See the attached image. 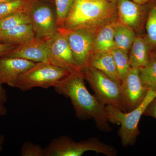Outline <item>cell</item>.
<instances>
[{"label":"cell","instance_id":"obj_27","mask_svg":"<svg viewBox=\"0 0 156 156\" xmlns=\"http://www.w3.org/2000/svg\"><path fill=\"white\" fill-rule=\"evenodd\" d=\"M17 45L0 42V57L6 56L11 51L15 49Z\"/></svg>","mask_w":156,"mask_h":156},{"label":"cell","instance_id":"obj_15","mask_svg":"<svg viewBox=\"0 0 156 156\" xmlns=\"http://www.w3.org/2000/svg\"><path fill=\"white\" fill-rule=\"evenodd\" d=\"M118 21V18L106 23L98 30L94 40L92 53L110 52L115 48V31Z\"/></svg>","mask_w":156,"mask_h":156},{"label":"cell","instance_id":"obj_10","mask_svg":"<svg viewBox=\"0 0 156 156\" xmlns=\"http://www.w3.org/2000/svg\"><path fill=\"white\" fill-rule=\"evenodd\" d=\"M121 90L127 112L134 109L143 101L148 90L140 79L139 69L130 68L121 82Z\"/></svg>","mask_w":156,"mask_h":156},{"label":"cell","instance_id":"obj_18","mask_svg":"<svg viewBox=\"0 0 156 156\" xmlns=\"http://www.w3.org/2000/svg\"><path fill=\"white\" fill-rule=\"evenodd\" d=\"M136 36L135 31L118 21L114 34L115 48L129 53Z\"/></svg>","mask_w":156,"mask_h":156},{"label":"cell","instance_id":"obj_14","mask_svg":"<svg viewBox=\"0 0 156 156\" xmlns=\"http://www.w3.org/2000/svg\"><path fill=\"white\" fill-rule=\"evenodd\" d=\"M153 49L145 35H136L129 53L131 68L139 69L147 64Z\"/></svg>","mask_w":156,"mask_h":156},{"label":"cell","instance_id":"obj_13","mask_svg":"<svg viewBox=\"0 0 156 156\" xmlns=\"http://www.w3.org/2000/svg\"><path fill=\"white\" fill-rule=\"evenodd\" d=\"M6 56L23 58L36 63L48 61L47 41L35 37L18 45Z\"/></svg>","mask_w":156,"mask_h":156},{"label":"cell","instance_id":"obj_4","mask_svg":"<svg viewBox=\"0 0 156 156\" xmlns=\"http://www.w3.org/2000/svg\"><path fill=\"white\" fill-rule=\"evenodd\" d=\"M91 151L107 156H115L117 154L113 146L94 137L76 142L63 135L54 138L44 148V156H81Z\"/></svg>","mask_w":156,"mask_h":156},{"label":"cell","instance_id":"obj_11","mask_svg":"<svg viewBox=\"0 0 156 156\" xmlns=\"http://www.w3.org/2000/svg\"><path fill=\"white\" fill-rule=\"evenodd\" d=\"M150 4L140 5L131 0H118L117 14L119 21L135 32L141 31L145 25Z\"/></svg>","mask_w":156,"mask_h":156},{"label":"cell","instance_id":"obj_35","mask_svg":"<svg viewBox=\"0 0 156 156\" xmlns=\"http://www.w3.org/2000/svg\"><path fill=\"white\" fill-rule=\"evenodd\" d=\"M153 52H154V54H155V55L156 56V49H155V50H154Z\"/></svg>","mask_w":156,"mask_h":156},{"label":"cell","instance_id":"obj_6","mask_svg":"<svg viewBox=\"0 0 156 156\" xmlns=\"http://www.w3.org/2000/svg\"><path fill=\"white\" fill-rule=\"evenodd\" d=\"M83 73L101 103L105 106L114 105L127 112L121 95V83L91 66H88Z\"/></svg>","mask_w":156,"mask_h":156},{"label":"cell","instance_id":"obj_19","mask_svg":"<svg viewBox=\"0 0 156 156\" xmlns=\"http://www.w3.org/2000/svg\"><path fill=\"white\" fill-rule=\"evenodd\" d=\"M139 70L140 79L148 90L156 91V56L153 51L147 64Z\"/></svg>","mask_w":156,"mask_h":156},{"label":"cell","instance_id":"obj_31","mask_svg":"<svg viewBox=\"0 0 156 156\" xmlns=\"http://www.w3.org/2000/svg\"><path fill=\"white\" fill-rule=\"evenodd\" d=\"M5 136L3 134L0 135V152L3 150V145L5 142Z\"/></svg>","mask_w":156,"mask_h":156},{"label":"cell","instance_id":"obj_26","mask_svg":"<svg viewBox=\"0 0 156 156\" xmlns=\"http://www.w3.org/2000/svg\"><path fill=\"white\" fill-rule=\"evenodd\" d=\"M143 115L153 117L156 119V96L148 105Z\"/></svg>","mask_w":156,"mask_h":156},{"label":"cell","instance_id":"obj_2","mask_svg":"<svg viewBox=\"0 0 156 156\" xmlns=\"http://www.w3.org/2000/svg\"><path fill=\"white\" fill-rule=\"evenodd\" d=\"M118 18L117 2L75 0L60 28L68 30L99 28Z\"/></svg>","mask_w":156,"mask_h":156},{"label":"cell","instance_id":"obj_5","mask_svg":"<svg viewBox=\"0 0 156 156\" xmlns=\"http://www.w3.org/2000/svg\"><path fill=\"white\" fill-rule=\"evenodd\" d=\"M71 73L67 70L50 64L48 61L37 62L20 76L15 88L26 92L37 87L46 89L54 87Z\"/></svg>","mask_w":156,"mask_h":156},{"label":"cell","instance_id":"obj_3","mask_svg":"<svg viewBox=\"0 0 156 156\" xmlns=\"http://www.w3.org/2000/svg\"><path fill=\"white\" fill-rule=\"evenodd\" d=\"M156 96V91L149 90L143 101L131 111L124 112L113 105L105 106L109 122L121 126L118 134L123 147L134 145L139 135L138 128L140 118L147 108Z\"/></svg>","mask_w":156,"mask_h":156},{"label":"cell","instance_id":"obj_32","mask_svg":"<svg viewBox=\"0 0 156 156\" xmlns=\"http://www.w3.org/2000/svg\"><path fill=\"white\" fill-rule=\"evenodd\" d=\"M107 1H109L110 2H117L118 0H107Z\"/></svg>","mask_w":156,"mask_h":156},{"label":"cell","instance_id":"obj_17","mask_svg":"<svg viewBox=\"0 0 156 156\" xmlns=\"http://www.w3.org/2000/svg\"><path fill=\"white\" fill-rule=\"evenodd\" d=\"M35 37V34L30 24H22L9 30H2L0 42L18 46Z\"/></svg>","mask_w":156,"mask_h":156},{"label":"cell","instance_id":"obj_1","mask_svg":"<svg viewBox=\"0 0 156 156\" xmlns=\"http://www.w3.org/2000/svg\"><path fill=\"white\" fill-rule=\"evenodd\" d=\"M84 80L83 72H73L56 84L54 89L58 94L69 98L78 119L83 121L93 119L100 131L109 132L111 128L105 106L90 94Z\"/></svg>","mask_w":156,"mask_h":156},{"label":"cell","instance_id":"obj_33","mask_svg":"<svg viewBox=\"0 0 156 156\" xmlns=\"http://www.w3.org/2000/svg\"><path fill=\"white\" fill-rule=\"evenodd\" d=\"M10 1V0H0V3L4 2H7V1Z\"/></svg>","mask_w":156,"mask_h":156},{"label":"cell","instance_id":"obj_28","mask_svg":"<svg viewBox=\"0 0 156 156\" xmlns=\"http://www.w3.org/2000/svg\"><path fill=\"white\" fill-rule=\"evenodd\" d=\"M0 100L4 103H5L7 101V92L2 85L0 84Z\"/></svg>","mask_w":156,"mask_h":156},{"label":"cell","instance_id":"obj_29","mask_svg":"<svg viewBox=\"0 0 156 156\" xmlns=\"http://www.w3.org/2000/svg\"><path fill=\"white\" fill-rule=\"evenodd\" d=\"M4 104L5 103L0 100V116H3L7 115V109Z\"/></svg>","mask_w":156,"mask_h":156},{"label":"cell","instance_id":"obj_36","mask_svg":"<svg viewBox=\"0 0 156 156\" xmlns=\"http://www.w3.org/2000/svg\"><path fill=\"white\" fill-rule=\"evenodd\" d=\"M87 1H99V0H87Z\"/></svg>","mask_w":156,"mask_h":156},{"label":"cell","instance_id":"obj_12","mask_svg":"<svg viewBox=\"0 0 156 156\" xmlns=\"http://www.w3.org/2000/svg\"><path fill=\"white\" fill-rule=\"evenodd\" d=\"M36 63L21 58L6 56L0 57V84L15 88L20 76Z\"/></svg>","mask_w":156,"mask_h":156},{"label":"cell","instance_id":"obj_20","mask_svg":"<svg viewBox=\"0 0 156 156\" xmlns=\"http://www.w3.org/2000/svg\"><path fill=\"white\" fill-rule=\"evenodd\" d=\"M32 0H10L0 3V18L17 12H26Z\"/></svg>","mask_w":156,"mask_h":156},{"label":"cell","instance_id":"obj_30","mask_svg":"<svg viewBox=\"0 0 156 156\" xmlns=\"http://www.w3.org/2000/svg\"><path fill=\"white\" fill-rule=\"evenodd\" d=\"M132 1L140 5H146L151 3L153 0H132Z\"/></svg>","mask_w":156,"mask_h":156},{"label":"cell","instance_id":"obj_16","mask_svg":"<svg viewBox=\"0 0 156 156\" xmlns=\"http://www.w3.org/2000/svg\"><path fill=\"white\" fill-rule=\"evenodd\" d=\"M88 66L96 69L121 83V80L110 52L92 53Z\"/></svg>","mask_w":156,"mask_h":156},{"label":"cell","instance_id":"obj_25","mask_svg":"<svg viewBox=\"0 0 156 156\" xmlns=\"http://www.w3.org/2000/svg\"><path fill=\"white\" fill-rule=\"evenodd\" d=\"M20 154L22 156H44V151L39 144L27 141L21 147Z\"/></svg>","mask_w":156,"mask_h":156},{"label":"cell","instance_id":"obj_22","mask_svg":"<svg viewBox=\"0 0 156 156\" xmlns=\"http://www.w3.org/2000/svg\"><path fill=\"white\" fill-rule=\"evenodd\" d=\"M111 53L122 82L131 68L128 53L116 48L112 50Z\"/></svg>","mask_w":156,"mask_h":156},{"label":"cell","instance_id":"obj_8","mask_svg":"<svg viewBox=\"0 0 156 156\" xmlns=\"http://www.w3.org/2000/svg\"><path fill=\"white\" fill-rule=\"evenodd\" d=\"M26 13L36 37L47 41L58 32L56 12L48 4L32 0Z\"/></svg>","mask_w":156,"mask_h":156},{"label":"cell","instance_id":"obj_21","mask_svg":"<svg viewBox=\"0 0 156 156\" xmlns=\"http://www.w3.org/2000/svg\"><path fill=\"white\" fill-rule=\"evenodd\" d=\"M154 1L150 4L145 29L146 36L154 50L156 49V3Z\"/></svg>","mask_w":156,"mask_h":156},{"label":"cell","instance_id":"obj_9","mask_svg":"<svg viewBox=\"0 0 156 156\" xmlns=\"http://www.w3.org/2000/svg\"><path fill=\"white\" fill-rule=\"evenodd\" d=\"M47 44L49 63L71 73L79 71L74 62L67 37L62 30L58 29V32L47 41Z\"/></svg>","mask_w":156,"mask_h":156},{"label":"cell","instance_id":"obj_23","mask_svg":"<svg viewBox=\"0 0 156 156\" xmlns=\"http://www.w3.org/2000/svg\"><path fill=\"white\" fill-rule=\"evenodd\" d=\"M25 24H29L26 12H17L0 18V27L3 31L9 30Z\"/></svg>","mask_w":156,"mask_h":156},{"label":"cell","instance_id":"obj_7","mask_svg":"<svg viewBox=\"0 0 156 156\" xmlns=\"http://www.w3.org/2000/svg\"><path fill=\"white\" fill-rule=\"evenodd\" d=\"M97 29H81L73 30H62L67 37L75 66L83 72L88 67L92 53Z\"/></svg>","mask_w":156,"mask_h":156},{"label":"cell","instance_id":"obj_24","mask_svg":"<svg viewBox=\"0 0 156 156\" xmlns=\"http://www.w3.org/2000/svg\"><path fill=\"white\" fill-rule=\"evenodd\" d=\"M75 0H55L56 21L58 28H62Z\"/></svg>","mask_w":156,"mask_h":156},{"label":"cell","instance_id":"obj_34","mask_svg":"<svg viewBox=\"0 0 156 156\" xmlns=\"http://www.w3.org/2000/svg\"><path fill=\"white\" fill-rule=\"evenodd\" d=\"M2 32V29H1V27H0V36H1Z\"/></svg>","mask_w":156,"mask_h":156}]
</instances>
